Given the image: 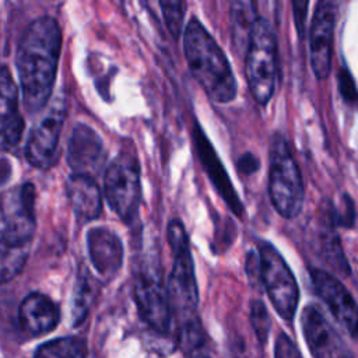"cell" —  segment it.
I'll use <instances>...</instances> for the list:
<instances>
[{
    "label": "cell",
    "mask_w": 358,
    "mask_h": 358,
    "mask_svg": "<svg viewBox=\"0 0 358 358\" xmlns=\"http://www.w3.org/2000/svg\"><path fill=\"white\" fill-rule=\"evenodd\" d=\"M21 329L29 336H42L52 331L59 322V309L55 302L39 292L27 295L18 309Z\"/></svg>",
    "instance_id": "cell-18"
},
{
    "label": "cell",
    "mask_w": 358,
    "mask_h": 358,
    "mask_svg": "<svg viewBox=\"0 0 358 358\" xmlns=\"http://www.w3.org/2000/svg\"><path fill=\"white\" fill-rule=\"evenodd\" d=\"M236 166L239 169L241 173L249 176V175H253L259 171L260 168V161L256 155H253L252 152H245L242 154L238 161H236Z\"/></svg>",
    "instance_id": "cell-29"
},
{
    "label": "cell",
    "mask_w": 358,
    "mask_h": 358,
    "mask_svg": "<svg viewBox=\"0 0 358 358\" xmlns=\"http://www.w3.org/2000/svg\"><path fill=\"white\" fill-rule=\"evenodd\" d=\"M10 173H11L10 162L7 159H4V158H0V186L4 185L8 180Z\"/></svg>",
    "instance_id": "cell-31"
},
{
    "label": "cell",
    "mask_w": 358,
    "mask_h": 358,
    "mask_svg": "<svg viewBox=\"0 0 358 358\" xmlns=\"http://www.w3.org/2000/svg\"><path fill=\"white\" fill-rule=\"evenodd\" d=\"M66 192L70 206L80 221H91L99 217L102 197L94 178L73 173L66 182Z\"/></svg>",
    "instance_id": "cell-19"
},
{
    "label": "cell",
    "mask_w": 358,
    "mask_h": 358,
    "mask_svg": "<svg viewBox=\"0 0 358 358\" xmlns=\"http://www.w3.org/2000/svg\"><path fill=\"white\" fill-rule=\"evenodd\" d=\"M29 246H7L0 243V284L17 277L28 259Z\"/></svg>",
    "instance_id": "cell-22"
},
{
    "label": "cell",
    "mask_w": 358,
    "mask_h": 358,
    "mask_svg": "<svg viewBox=\"0 0 358 358\" xmlns=\"http://www.w3.org/2000/svg\"><path fill=\"white\" fill-rule=\"evenodd\" d=\"M250 324L260 343H266L270 333V316L266 305L256 299L250 303Z\"/></svg>",
    "instance_id": "cell-25"
},
{
    "label": "cell",
    "mask_w": 358,
    "mask_h": 358,
    "mask_svg": "<svg viewBox=\"0 0 358 358\" xmlns=\"http://www.w3.org/2000/svg\"><path fill=\"white\" fill-rule=\"evenodd\" d=\"M246 83L255 101L264 106L275 88L277 42L270 22L257 17L245 53Z\"/></svg>",
    "instance_id": "cell-5"
},
{
    "label": "cell",
    "mask_w": 358,
    "mask_h": 358,
    "mask_svg": "<svg viewBox=\"0 0 358 358\" xmlns=\"http://www.w3.org/2000/svg\"><path fill=\"white\" fill-rule=\"evenodd\" d=\"M24 130L18 108V87L6 66H0V151L14 148Z\"/></svg>",
    "instance_id": "cell-16"
},
{
    "label": "cell",
    "mask_w": 358,
    "mask_h": 358,
    "mask_svg": "<svg viewBox=\"0 0 358 358\" xmlns=\"http://www.w3.org/2000/svg\"><path fill=\"white\" fill-rule=\"evenodd\" d=\"M256 4L252 1H232L229 6V25L234 49L246 53L252 28L255 25Z\"/></svg>",
    "instance_id": "cell-20"
},
{
    "label": "cell",
    "mask_w": 358,
    "mask_h": 358,
    "mask_svg": "<svg viewBox=\"0 0 358 358\" xmlns=\"http://www.w3.org/2000/svg\"><path fill=\"white\" fill-rule=\"evenodd\" d=\"M268 194L274 208L284 218H295L303 207L302 175L287 140L280 133L273 134L270 143Z\"/></svg>",
    "instance_id": "cell-4"
},
{
    "label": "cell",
    "mask_w": 358,
    "mask_h": 358,
    "mask_svg": "<svg viewBox=\"0 0 358 358\" xmlns=\"http://www.w3.org/2000/svg\"><path fill=\"white\" fill-rule=\"evenodd\" d=\"M67 105L63 95L55 98L35 127H32L25 145L28 162L38 169H50L59 158V141Z\"/></svg>",
    "instance_id": "cell-10"
},
{
    "label": "cell",
    "mask_w": 358,
    "mask_h": 358,
    "mask_svg": "<svg viewBox=\"0 0 358 358\" xmlns=\"http://www.w3.org/2000/svg\"><path fill=\"white\" fill-rule=\"evenodd\" d=\"M301 327L313 358H351L348 347L317 306L303 308Z\"/></svg>",
    "instance_id": "cell-13"
},
{
    "label": "cell",
    "mask_w": 358,
    "mask_h": 358,
    "mask_svg": "<svg viewBox=\"0 0 358 358\" xmlns=\"http://www.w3.org/2000/svg\"><path fill=\"white\" fill-rule=\"evenodd\" d=\"M133 292L141 319L157 333H168L172 312L161 270L152 264L140 268L134 278Z\"/></svg>",
    "instance_id": "cell-9"
},
{
    "label": "cell",
    "mask_w": 358,
    "mask_h": 358,
    "mask_svg": "<svg viewBox=\"0 0 358 358\" xmlns=\"http://www.w3.org/2000/svg\"><path fill=\"white\" fill-rule=\"evenodd\" d=\"M62 49V31L50 15L35 18L24 31L17 49V73L24 105L42 109L50 99Z\"/></svg>",
    "instance_id": "cell-1"
},
{
    "label": "cell",
    "mask_w": 358,
    "mask_h": 358,
    "mask_svg": "<svg viewBox=\"0 0 358 358\" xmlns=\"http://www.w3.org/2000/svg\"><path fill=\"white\" fill-rule=\"evenodd\" d=\"M274 358H302V357L298 348L295 347L294 341L287 334L281 333L275 341Z\"/></svg>",
    "instance_id": "cell-27"
},
{
    "label": "cell",
    "mask_w": 358,
    "mask_h": 358,
    "mask_svg": "<svg viewBox=\"0 0 358 358\" xmlns=\"http://www.w3.org/2000/svg\"><path fill=\"white\" fill-rule=\"evenodd\" d=\"M105 196L110 208L127 224L137 217L141 185L140 165L130 154H119L105 171Z\"/></svg>",
    "instance_id": "cell-8"
},
{
    "label": "cell",
    "mask_w": 358,
    "mask_h": 358,
    "mask_svg": "<svg viewBox=\"0 0 358 358\" xmlns=\"http://www.w3.org/2000/svg\"><path fill=\"white\" fill-rule=\"evenodd\" d=\"M337 84L340 95L343 96L344 102H347L351 106L358 105V91L355 87V83L350 74V71L345 67H341L337 73Z\"/></svg>",
    "instance_id": "cell-26"
},
{
    "label": "cell",
    "mask_w": 358,
    "mask_h": 358,
    "mask_svg": "<svg viewBox=\"0 0 358 358\" xmlns=\"http://www.w3.org/2000/svg\"><path fill=\"white\" fill-rule=\"evenodd\" d=\"M162 15L173 38H179L183 34V21L186 14V4L183 1H161Z\"/></svg>",
    "instance_id": "cell-24"
},
{
    "label": "cell",
    "mask_w": 358,
    "mask_h": 358,
    "mask_svg": "<svg viewBox=\"0 0 358 358\" xmlns=\"http://www.w3.org/2000/svg\"><path fill=\"white\" fill-rule=\"evenodd\" d=\"M308 7H309V3H308V1H294V3H292L294 18H295V28H296V32H298L299 38H303L305 31H306L305 22H306V14H308L306 11H308Z\"/></svg>",
    "instance_id": "cell-30"
},
{
    "label": "cell",
    "mask_w": 358,
    "mask_h": 358,
    "mask_svg": "<svg viewBox=\"0 0 358 358\" xmlns=\"http://www.w3.org/2000/svg\"><path fill=\"white\" fill-rule=\"evenodd\" d=\"M166 236L173 253V264L168 280V296L172 317L178 327L187 324L197 317L199 291L194 274V263L190 252V242L183 222L178 218L169 221Z\"/></svg>",
    "instance_id": "cell-3"
},
{
    "label": "cell",
    "mask_w": 358,
    "mask_h": 358,
    "mask_svg": "<svg viewBox=\"0 0 358 358\" xmlns=\"http://www.w3.org/2000/svg\"><path fill=\"white\" fill-rule=\"evenodd\" d=\"M192 138L194 141V148L199 155V159L206 173L208 175L211 183L214 185L215 190L220 193V196L224 199V201L232 210V213L236 217H241L243 214V206L241 203V199L238 197L221 159L217 157L215 150L213 148L210 140L204 136V131L197 122H194L193 124Z\"/></svg>",
    "instance_id": "cell-15"
},
{
    "label": "cell",
    "mask_w": 358,
    "mask_h": 358,
    "mask_svg": "<svg viewBox=\"0 0 358 358\" xmlns=\"http://www.w3.org/2000/svg\"><path fill=\"white\" fill-rule=\"evenodd\" d=\"M183 52L189 69L208 98L228 103L238 92L231 64L199 18L192 17L183 31Z\"/></svg>",
    "instance_id": "cell-2"
},
{
    "label": "cell",
    "mask_w": 358,
    "mask_h": 358,
    "mask_svg": "<svg viewBox=\"0 0 358 358\" xmlns=\"http://www.w3.org/2000/svg\"><path fill=\"white\" fill-rule=\"evenodd\" d=\"M35 187L31 183L0 193V243L29 245L35 232Z\"/></svg>",
    "instance_id": "cell-7"
},
{
    "label": "cell",
    "mask_w": 358,
    "mask_h": 358,
    "mask_svg": "<svg viewBox=\"0 0 358 358\" xmlns=\"http://www.w3.org/2000/svg\"><path fill=\"white\" fill-rule=\"evenodd\" d=\"M34 358H87V348L77 337H59L39 345Z\"/></svg>",
    "instance_id": "cell-21"
},
{
    "label": "cell",
    "mask_w": 358,
    "mask_h": 358,
    "mask_svg": "<svg viewBox=\"0 0 358 358\" xmlns=\"http://www.w3.org/2000/svg\"><path fill=\"white\" fill-rule=\"evenodd\" d=\"M257 257L260 281L274 309L284 320L291 322L298 306L299 289L289 266L270 242H260Z\"/></svg>",
    "instance_id": "cell-6"
},
{
    "label": "cell",
    "mask_w": 358,
    "mask_h": 358,
    "mask_svg": "<svg viewBox=\"0 0 358 358\" xmlns=\"http://www.w3.org/2000/svg\"><path fill=\"white\" fill-rule=\"evenodd\" d=\"M105 161L103 144L98 133L87 124H77L70 136L67 164L77 175L94 178Z\"/></svg>",
    "instance_id": "cell-14"
},
{
    "label": "cell",
    "mask_w": 358,
    "mask_h": 358,
    "mask_svg": "<svg viewBox=\"0 0 358 358\" xmlns=\"http://www.w3.org/2000/svg\"><path fill=\"white\" fill-rule=\"evenodd\" d=\"M344 207L341 208V213H337L334 211L333 215H334V220L337 222V225H341V227H352L354 225V218H355V213H354V203L352 200L344 194Z\"/></svg>",
    "instance_id": "cell-28"
},
{
    "label": "cell",
    "mask_w": 358,
    "mask_h": 358,
    "mask_svg": "<svg viewBox=\"0 0 358 358\" xmlns=\"http://www.w3.org/2000/svg\"><path fill=\"white\" fill-rule=\"evenodd\" d=\"M336 11L337 3L322 0L313 13L309 31V55L312 71L317 80H326L331 70Z\"/></svg>",
    "instance_id": "cell-11"
},
{
    "label": "cell",
    "mask_w": 358,
    "mask_h": 358,
    "mask_svg": "<svg viewBox=\"0 0 358 358\" xmlns=\"http://www.w3.org/2000/svg\"><path fill=\"white\" fill-rule=\"evenodd\" d=\"M94 284L91 274L84 270V267L80 270V274L77 275V284L74 291V301H73V319L74 324L77 326L81 323L90 309V305L94 299Z\"/></svg>",
    "instance_id": "cell-23"
},
{
    "label": "cell",
    "mask_w": 358,
    "mask_h": 358,
    "mask_svg": "<svg viewBox=\"0 0 358 358\" xmlns=\"http://www.w3.org/2000/svg\"><path fill=\"white\" fill-rule=\"evenodd\" d=\"M310 278L315 292L327 305L338 324L351 336H358V303L344 284L330 273L313 268Z\"/></svg>",
    "instance_id": "cell-12"
},
{
    "label": "cell",
    "mask_w": 358,
    "mask_h": 358,
    "mask_svg": "<svg viewBox=\"0 0 358 358\" xmlns=\"http://www.w3.org/2000/svg\"><path fill=\"white\" fill-rule=\"evenodd\" d=\"M90 260L103 278L113 277L123 263V245L116 234L106 228H91L87 234Z\"/></svg>",
    "instance_id": "cell-17"
}]
</instances>
